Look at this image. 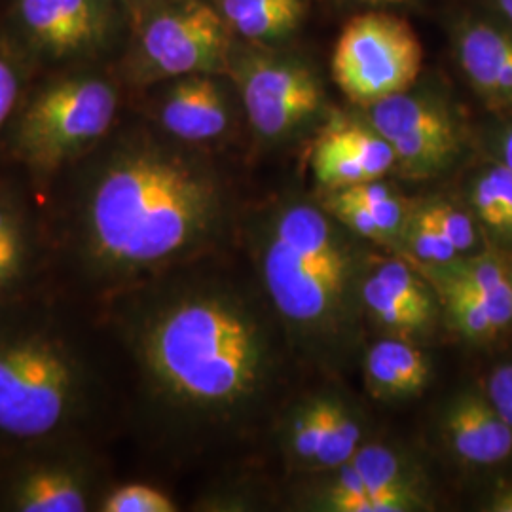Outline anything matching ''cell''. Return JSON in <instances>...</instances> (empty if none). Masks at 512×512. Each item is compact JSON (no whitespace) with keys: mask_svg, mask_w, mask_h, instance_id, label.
Here are the masks:
<instances>
[{"mask_svg":"<svg viewBox=\"0 0 512 512\" xmlns=\"http://www.w3.org/2000/svg\"><path fill=\"white\" fill-rule=\"evenodd\" d=\"M188 264L99 302L148 418L181 439L232 437L272 376V340L232 283Z\"/></svg>","mask_w":512,"mask_h":512,"instance_id":"6da1fadb","label":"cell"},{"mask_svg":"<svg viewBox=\"0 0 512 512\" xmlns=\"http://www.w3.org/2000/svg\"><path fill=\"white\" fill-rule=\"evenodd\" d=\"M73 167L67 200L50 213L55 258L97 304L190 264L228 222L217 175L147 135L110 133Z\"/></svg>","mask_w":512,"mask_h":512,"instance_id":"7a4b0ae2","label":"cell"},{"mask_svg":"<svg viewBox=\"0 0 512 512\" xmlns=\"http://www.w3.org/2000/svg\"><path fill=\"white\" fill-rule=\"evenodd\" d=\"M48 285L0 304V454L99 440L109 420L105 357Z\"/></svg>","mask_w":512,"mask_h":512,"instance_id":"3957f363","label":"cell"},{"mask_svg":"<svg viewBox=\"0 0 512 512\" xmlns=\"http://www.w3.org/2000/svg\"><path fill=\"white\" fill-rule=\"evenodd\" d=\"M355 258L327 213L291 205L268 226L260 270L279 315L302 330H325L346 311Z\"/></svg>","mask_w":512,"mask_h":512,"instance_id":"277c9868","label":"cell"},{"mask_svg":"<svg viewBox=\"0 0 512 512\" xmlns=\"http://www.w3.org/2000/svg\"><path fill=\"white\" fill-rule=\"evenodd\" d=\"M118 109L120 92L107 76L55 78L19 103L8 126L12 154L38 184L50 183L109 137Z\"/></svg>","mask_w":512,"mask_h":512,"instance_id":"5b68a950","label":"cell"},{"mask_svg":"<svg viewBox=\"0 0 512 512\" xmlns=\"http://www.w3.org/2000/svg\"><path fill=\"white\" fill-rule=\"evenodd\" d=\"M112 482L99 440H59L0 454V512H95Z\"/></svg>","mask_w":512,"mask_h":512,"instance_id":"8992f818","label":"cell"},{"mask_svg":"<svg viewBox=\"0 0 512 512\" xmlns=\"http://www.w3.org/2000/svg\"><path fill=\"white\" fill-rule=\"evenodd\" d=\"M421 69V44L403 19L370 12L351 19L336 42L332 73L359 105L408 90Z\"/></svg>","mask_w":512,"mask_h":512,"instance_id":"52a82bcc","label":"cell"},{"mask_svg":"<svg viewBox=\"0 0 512 512\" xmlns=\"http://www.w3.org/2000/svg\"><path fill=\"white\" fill-rule=\"evenodd\" d=\"M228 63L226 19L205 2L169 6L145 21L131 67L133 82L215 74Z\"/></svg>","mask_w":512,"mask_h":512,"instance_id":"ba28073f","label":"cell"},{"mask_svg":"<svg viewBox=\"0 0 512 512\" xmlns=\"http://www.w3.org/2000/svg\"><path fill=\"white\" fill-rule=\"evenodd\" d=\"M55 268L50 213L18 184L0 181V304L46 287Z\"/></svg>","mask_w":512,"mask_h":512,"instance_id":"9c48e42d","label":"cell"},{"mask_svg":"<svg viewBox=\"0 0 512 512\" xmlns=\"http://www.w3.org/2000/svg\"><path fill=\"white\" fill-rule=\"evenodd\" d=\"M234 76L249 122L262 137L272 139L293 131L321 105L313 74L298 63L243 59Z\"/></svg>","mask_w":512,"mask_h":512,"instance_id":"30bf717a","label":"cell"},{"mask_svg":"<svg viewBox=\"0 0 512 512\" xmlns=\"http://www.w3.org/2000/svg\"><path fill=\"white\" fill-rule=\"evenodd\" d=\"M110 0H18L21 31L55 61L92 57L112 33Z\"/></svg>","mask_w":512,"mask_h":512,"instance_id":"8fae6325","label":"cell"},{"mask_svg":"<svg viewBox=\"0 0 512 512\" xmlns=\"http://www.w3.org/2000/svg\"><path fill=\"white\" fill-rule=\"evenodd\" d=\"M158 118L165 133L186 145L222 137L230 126L228 99L213 74L179 76L165 92Z\"/></svg>","mask_w":512,"mask_h":512,"instance_id":"7c38bea8","label":"cell"},{"mask_svg":"<svg viewBox=\"0 0 512 512\" xmlns=\"http://www.w3.org/2000/svg\"><path fill=\"white\" fill-rule=\"evenodd\" d=\"M444 431L459 458L475 465L501 463L512 454V427L478 391L458 395L446 410Z\"/></svg>","mask_w":512,"mask_h":512,"instance_id":"4fadbf2b","label":"cell"},{"mask_svg":"<svg viewBox=\"0 0 512 512\" xmlns=\"http://www.w3.org/2000/svg\"><path fill=\"white\" fill-rule=\"evenodd\" d=\"M459 61L488 105H512V33L490 23H471L459 37Z\"/></svg>","mask_w":512,"mask_h":512,"instance_id":"5bb4252c","label":"cell"},{"mask_svg":"<svg viewBox=\"0 0 512 512\" xmlns=\"http://www.w3.org/2000/svg\"><path fill=\"white\" fill-rule=\"evenodd\" d=\"M437 285H450L467 291L486 304L499 330L512 321L511 275L494 253H482L459 260L458 256L446 264H437L429 270Z\"/></svg>","mask_w":512,"mask_h":512,"instance_id":"9a60e30c","label":"cell"},{"mask_svg":"<svg viewBox=\"0 0 512 512\" xmlns=\"http://www.w3.org/2000/svg\"><path fill=\"white\" fill-rule=\"evenodd\" d=\"M384 490H408L418 492L410 473L395 452L384 446H361L346 465L340 467V475L330 484L323 503L342 497L366 495Z\"/></svg>","mask_w":512,"mask_h":512,"instance_id":"2e32d148","label":"cell"},{"mask_svg":"<svg viewBox=\"0 0 512 512\" xmlns=\"http://www.w3.org/2000/svg\"><path fill=\"white\" fill-rule=\"evenodd\" d=\"M220 14L241 37L275 38L293 31L302 18L300 0H220Z\"/></svg>","mask_w":512,"mask_h":512,"instance_id":"e0dca14e","label":"cell"},{"mask_svg":"<svg viewBox=\"0 0 512 512\" xmlns=\"http://www.w3.org/2000/svg\"><path fill=\"white\" fill-rule=\"evenodd\" d=\"M370 122L387 143L410 133L454 126L440 107L404 92L370 105Z\"/></svg>","mask_w":512,"mask_h":512,"instance_id":"ac0fdd59","label":"cell"},{"mask_svg":"<svg viewBox=\"0 0 512 512\" xmlns=\"http://www.w3.org/2000/svg\"><path fill=\"white\" fill-rule=\"evenodd\" d=\"M311 167L319 183L336 190L351 184L374 181L366 165L348 147H344L330 129L319 137L313 148Z\"/></svg>","mask_w":512,"mask_h":512,"instance_id":"d6986e66","label":"cell"},{"mask_svg":"<svg viewBox=\"0 0 512 512\" xmlns=\"http://www.w3.org/2000/svg\"><path fill=\"white\" fill-rule=\"evenodd\" d=\"M361 296L366 310L370 311L372 317L378 323H382L385 329L393 330L397 334H414L427 327V323L420 315L412 310L399 294L393 293L376 272L365 279L361 287Z\"/></svg>","mask_w":512,"mask_h":512,"instance_id":"ffe728a7","label":"cell"},{"mask_svg":"<svg viewBox=\"0 0 512 512\" xmlns=\"http://www.w3.org/2000/svg\"><path fill=\"white\" fill-rule=\"evenodd\" d=\"M177 501L147 482H110L95 512H177Z\"/></svg>","mask_w":512,"mask_h":512,"instance_id":"44dd1931","label":"cell"},{"mask_svg":"<svg viewBox=\"0 0 512 512\" xmlns=\"http://www.w3.org/2000/svg\"><path fill=\"white\" fill-rule=\"evenodd\" d=\"M361 448V425L349 412L348 406L332 399L330 423L323 446L313 465L323 469H340Z\"/></svg>","mask_w":512,"mask_h":512,"instance_id":"7402d4cb","label":"cell"},{"mask_svg":"<svg viewBox=\"0 0 512 512\" xmlns=\"http://www.w3.org/2000/svg\"><path fill=\"white\" fill-rule=\"evenodd\" d=\"M330 408L332 399H313L296 412L291 427V448L296 458L306 463L315 461L329 431Z\"/></svg>","mask_w":512,"mask_h":512,"instance_id":"603a6c76","label":"cell"},{"mask_svg":"<svg viewBox=\"0 0 512 512\" xmlns=\"http://www.w3.org/2000/svg\"><path fill=\"white\" fill-rule=\"evenodd\" d=\"M437 287L446 300L450 321L463 336L476 340V338H490L495 332H499L492 313L482 300L450 285H437Z\"/></svg>","mask_w":512,"mask_h":512,"instance_id":"cb8c5ba5","label":"cell"},{"mask_svg":"<svg viewBox=\"0 0 512 512\" xmlns=\"http://www.w3.org/2000/svg\"><path fill=\"white\" fill-rule=\"evenodd\" d=\"M403 238L406 239L414 256L431 266L446 264L459 256L454 245L440 232L439 226L429 219V215L423 211V207L418 213H414L406 219Z\"/></svg>","mask_w":512,"mask_h":512,"instance_id":"d4e9b609","label":"cell"},{"mask_svg":"<svg viewBox=\"0 0 512 512\" xmlns=\"http://www.w3.org/2000/svg\"><path fill=\"white\" fill-rule=\"evenodd\" d=\"M376 274L384 279L385 285L395 294H399L404 302L420 315L429 325L433 321V300L427 293L425 285L414 275V272L401 260H387Z\"/></svg>","mask_w":512,"mask_h":512,"instance_id":"484cf974","label":"cell"},{"mask_svg":"<svg viewBox=\"0 0 512 512\" xmlns=\"http://www.w3.org/2000/svg\"><path fill=\"white\" fill-rule=\"evenodd\" d=\"M327 511L334 512H404L423 505L420 492L384 490L366 495H353L323 503Z\"/></svg>","mask_w":512,"mask_h":512,"instance_id":"4316f807","label":"cell"},{"mask_svg":"<svg viewBox=\"0 0 512 512\" xmlns=\"http://www.w3.org/2000/svg\"><path fill=\"white\" fill-rule=\"evenodd\" d=\"M423 211L439 226L440 232L454 245V249L458 251L459 255L467 253L475 247V226L467 213L442 202L429 203L423 207Z\"/></svg>","mask_w":512,"mask_h":512,"instance_id":"83f0119b","label":"cell"},{"mask_svg":"<svg viewBox=\"0 0 512 512\" xmlns=\"http://www.w3.org/2000/svg\"><path fill=\"white\" fill-rule=\"evenodd\" d=\"M473 205H475L478 219L482 220L488 228L495 230L497 234L505 236V209L490 171L480 175V179L476 181L473 188Z\"/></svg>","mask_w":512,"mask_h":512,"instance_id":"f1b7e54d","label":"cell"},{"mask_svg":"<svg viewBox=\"0 0 512 512\" xmlns=\"http://www.w3.org/2000/svg\"><path fill=\"white\" fill-rule=\"evenodd\" d=\"M21 103V73L6 54H0V139Z\"/></svg>","mask_w":512,"mask_h":512,"instance_id":"f546056e","label":"cell"},{"mask_svg":"<svg viewBox=\"0 0 512 512\" xmlns=\"http://www.w3.org/2000/svg\"><path fill=\"white\" fill-rule=\"evenodd\" d=\"M486 397L512 427V363L495 368L488 380Z\"/></svg>","mask_w":512,"mask_h":512,"instance_id":"4dcf8cb0","label":"cell"},{"mask_svg":"<svg viewBox=\"0 0 512 512\" xmlns=\"http://www.w3.org/2000/svg\"><path fill=\"white\" fill-rule=\"evenodd\" d=\"M488 171L494 179L495 188L505 209V236H512V171L503 164L494 165Z\"/></svg>","mask_w":512,"mask_h":512,"instance_id":"1f68e13d","label":"cell"},{"mask_svg":"<svg viewBox=\"0 0 512 512\" xmlns=\"http://www.w3.org/2000/svg\"><path fill=\"white\" fill-rule=\"evenodd\" d=\"M492 512H512V486L501 488L490 503Z\"/></svg>","mask_w":512,"mask_h":512,"instance_id":"d6a6232c","label":"cell"},{"mask_svg":"<svg viewBox=\"0 0 512 512\" xmlns=\"http://www.w3.org/2000/svg\"><path fill=\"white\" fill-rule=\"evenodd\" d=\"M499 152H501V164L507 165L512 171V128L507 129L505 135L501 137Z\"/></svg>","mask_w":512,"mask_h":512,"instance_id":"836d02e7","label":"cell"},{"mask_svg":"<svg viewBox=\"0 0 512 512\" xmlns=\"http://www.w3.org/2000/svg\"><path fill=\"white\" fill-rule=\"evenodd\" d=\"M495 2H497V8L501 10V14L512 23V0H495Z\"/></svg>","mask_w":512,"mask_h":512,"instance_id":"e575fe53","label":"cell"},{"mask_svg":"<svg viewBox=\"0 0 512 512\" xmlns=\"http://www.w3.org/2000/svg\"><path fill=\"white\" fill-rule=\"evenodd\" d=\"M363 2H370V4H384V2H403V0H363Z\"/></svg>","mask_w":512,"mask_h":512,"instance_id":"d590c367","label":"cell"},{"mask_svg":"<svg viewBox=\"0 0 512 512\" xmlns=\"http://www.w3.org/2000/svg\"><path fill=\"white\" fill-rule=\"evenodd\" d=\"M511 285H512V274H511Z\"/></svg>","mask_w":512,"mask_h":512,"instance_id":"8d00e7d4","label":"cell"}]
</instances>
